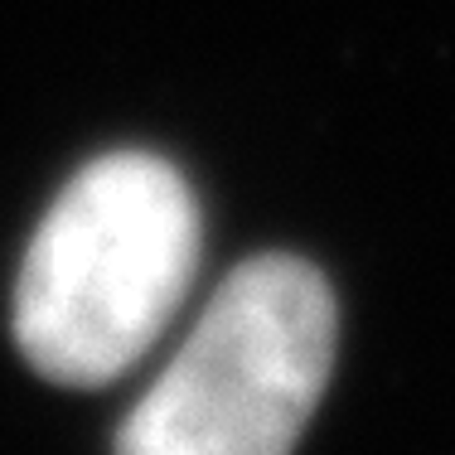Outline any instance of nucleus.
<instances>
[{"label": "nucleus", "mask_w": 455, "mask_h": 455, "mask_svg": "<svg viewBox=\"0 0 455 455\" xmlns=\"http://www.w3.org/2000/svg\"><path fill=\"white\" fill-rule=\"evenodd\" d=\"M330 281L306 257L233 267L116 431V455H291L334 368Z\"/></svg>", "instance_id": "f03ea898"}, {"label": "nucleus", "mask_w": 455, "mask_h": 455, "mask_svg": "<svg viewBox=\"0 0 455 455\" xmlns=\"http://www.w3.org/2000/svg\"><path fill=\"white\" fill-rule=\"evenodd\" d=\"M204 252L189 180L156 150L88 160L25 247L15 344L63 387L116 383L180 315Z\"/></svg>", "instance_id": "f257e3e1"}]
</instances>
